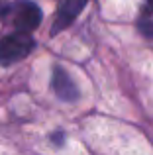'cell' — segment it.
I'll use <instances>...</instances> for the list:
<instances>
[{"label":"cell","mask_w":153,"mask_h":155,"mask_svg":"<svg viewBox=\"0 0 153 155\" xmlns=\"http://www.w3.org/2000/svg\"><path fill=\"white\" fill-rule=\"evenodd\" d=\"M35 47V41L28 31H16L0 39V65H14L28 57Z\"/></svg>","instance_id":"cell-1"},{"label":"cell","mask_w":153,"mask_h":155,"mask_svg":"<svg viewBox=\"0 0 153 155\" xmlns=\"http://www.w3.org/2000/svg\"><path fill=\"white\" fill-rule=\"evenodd\" d=\"M14 26L16 30L20 31H34L39 28L41 24V8L37 6L35 2H30V0H20L18 4H14Z\"/></svg>","instance_id":"cell-2"},{"label":"cell","mask_w":153,"mask_h":155,"mask_svg":"<svg viewBox=\"0 0 153 155\" xmlns=\"http://www.w3.org/2000/svg\"><path fill=\"white\" fill-rule=\"evenodd\" d=\"M88 0H59L57 6V16H55V24L51 28V35H57L59 31L67 30L71 24L76 20Z\"/></svg>","instance_id":"cell-3"},{"label":"cell","mask_w":153,"mask_h":155,"mask_svg":"<svg viewBox=\"0 0 153 155\" xmlns=\"http://www.w3.org/2000/svg\"><path fill=\"white\" fill-rule=\"evenodd\" d=\"M51 87H53L55 94L63 102H75L79 100V88H76L75 81L71 79V75L61 67L53 69V77H51Z\"/></svg>","instance_id":"cell-4"},{"label":"cell","mask_w":153,"mask_h":155,"mask_svg":"<svg viewBox=\"0 0 153 155\" xmlns=\"http://www.w3.org/2000/svg\"><path fill=\"white\" fill-rule=\"evenodd\" d=\"M138 28L142 30V34L143 35H153V22H151V18H149V14H145L143 12V16H142V20L138 22Z\"/></svg>","instance_id":"cell-5"},{"label":"cell","mask_w":153,"mask_h":155,"mask_svg":"<svg viewBox=\"0 0 153 155\" xmlns=\"http://www.w3.org/2000/svg\"><path fill=\"white\" fill-rule=\"evenodd\" d=\"M12 10H14V6H12L10 2H6V0H0V20H4L8 14H12Z\"/></svg>","instance_id":"cell-6"},{"label":"cell","mask_w":153,"mask_h":155,"mask_svg":"<svg viewBox=\"0 0 153 155\" xmlns=\"http://www.w3.org/2000/svg\"><path fill=\"white\" fill-rule=\"evenodd\" d=\"M143 2H145V14H153V0H143Z\"/></svg>","instance_id":"cell-7"},{"label":"cell","mask_w":153,"mask_h":155,"mask_svg":"<svg viewBox=\"0 0 153 155\" xmlns=\"http://www.w3.org/2000/svg\"><path fill=\"white\" fill-rule=\"evenodd\" d=\"M61 134H57V136H53V141H55V143H57V145H61Z\"/></svg>","instance_id":"cell-8"}]
</instances>
